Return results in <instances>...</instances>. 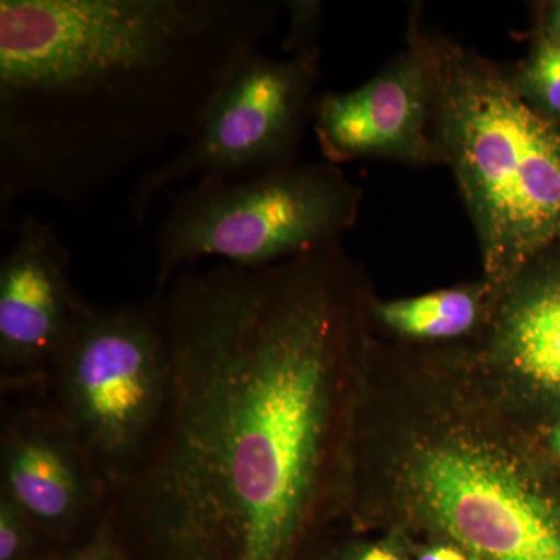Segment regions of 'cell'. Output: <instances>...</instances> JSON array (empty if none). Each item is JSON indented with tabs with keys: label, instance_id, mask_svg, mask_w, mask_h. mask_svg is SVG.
I'll use <instances>...</instances> for the list:
<instances>
[{
	"label": "cell",
	"instance_id": "ba28073f",
	"mask_svg": "<svg viewBox=\"0 0 560 560\" xmlns=\"http://www.w3.org/2000/svg\"><path fill=\"white\" fill-rule=\"evenodd\" d=\"M0 493L61 551L108 521L110 490L46 386L2 390Z\"/></svg>",
	"mask_w": 560,
	"mask_h": 560
},
{
	"label": "cell",
	"instance_id": "d6986e66",
	"mask_svg": "<svg viewBox=\"0 0 560 560\" xmlns=\"http://www.w3.org/2000/svg\"><path fill=\"white\" fill-rule=\"evenodd\" d=\"M528 431L545 455L560 466V419L551 420Z\"/></svg>",
	"mask_w": 560,
	"mask_h": 560
},
{
	"label": "cell",
	"instance_id": "8992f818",
	"mask_svg": "<svg viewBox=\"0 0 560 560\" xmlns=\"http://www.w3.org/2000/svg\"><path fill=\"white\" fill-rule=\"evenodd\" d=\"M171 374L161 290L135 304H88L46 389L110 493L149 445Z\"/></svg>",
	"mask_w": 560,
	"mask_h": 560
},
{
	"label": "cell",
	"instance_id": "8fae6325",
	"mask_svg": "<svg viewBox=\"0 0 560 560\" xmlns=\"http://www.w3.org/2000/svg\"><path fill=\"white\" fill-rule=\"evenodd\" d=\"M500 293L489 357L533 430L560 419V260L536 261Z\"/></svg>",
	"mask_w": 560,
	"mask_h": 560
},
{
	"label": "cell",
	"instance_id": "6da1fadb",
	"mask_svg": "<svg viewBox=\"0 0 560 560\" xmlns=\"http://www.w3.org/2000/svg\"><path fill=\"white\" fill-rule=\"evenodd\" d=\"M160 290L171 389L110 530L127 560H307L348 500L361 337L340 250Z\"/></svg>",
	"mask_w": 560,
	"mask_h": 560
},
{
	"label": "cell",
	"instance_id": "30bf717a",
	"mask_svg": "<svg viewBox=\"0 0 560 560\" xmlns=\"http://www.w3.org/2000/svg\"><path fill=\"white\" fill-rule=\"evenodd\" d=\"M313 121L320 150L331 162L440 160V140L430 138L431 128L438 131L433 43L418 35L407 54L363 86L324 95L315 103Z\"/></svg>",
	"mask_w": 560,
	"mask_h": 560
},
{
	"label": "cell",
	"instance_id": "52a82bcc",
	"mask_svg": "<svg viewBox=\"0 0 560 560\" xmlns=\"http://www.w3.org/2000/svg\"><path fill=\"white\" fill-rule=\"evenodd\" d=\"M316 61L278 60L259 50L243 62L191 138L140 173L130 195L132 220L145 224L158 198L187 180L254 178L293 165L315 109Z\"/></svg>",
	"mask_w": 560,
	"mask_h": 560
},
{
	"label": "cell",
	"instance_id": "2e32d148",
	"mask_svg": "<svg viewBox=\"0 0 560 560\" xmlns=\"http://www.w3.org/2000/svg\"><path fill=\"white\" fill-rule=\"evenodd\" d=\"M51 560H127V556L106 521L91 539L62 551Z\"/></svg>",
	"mask_w": 560,
	"mask_h": 560
},
{
	"label": "cell",
	"instance_id": "7a4b0ae2",
	"mask_svg": "<svg viewBox=\"0 0 560 560\" xmlns=\"http://www.w3.org/2000/svg\"><path fill=\"white\" fill-rule=\"evenodd\" d=\"M267 0H2L0 209L77 206L191 138L278 20Z\"/></svg>",
	"mask_w": 560,
	"mask_h": 560
},
{
	"label": "cell",
	"instance_id": "4fadbf2b",
	"mask_svg": "<svg viewBox=\"0 0 560 560\" xmlns=\"http://www.w3.org/2000/svg\"><path fill=\"white\" fill-rule=\"evenodd\" d=\"M518 94L545 119L560 127V43L540 36L530 47L517 75Z\"/></svg>",
	"mask_w": 560,
	"mask_h": 560
},
{
	"label": "cell",
	"instance_id": "277c9868",
	"mask_svg": "<svg viewBox=\"0 0 560 560\" xmlns=\"http://www.w3.org/2000/svg\"><path fill=\"white\" fill-rule=\"evenodd\" d=\"M438 136L480 241L493 291L560 241V127L499 68L433 43Z\"/></svg>",
	"mask_w": 560,
	"mask_h": 560
},
{
	"label": "cell",
	"instance_id": "3957f363",
	"mask_svg": "<svg viewBox=\"0 0 560 560\" xmlns=\"http://www.w3.org/2000/svg\"><path fill=\"white\" fill-rule=\"evenodd\" d=\"M386 480L404 522L474 560H560V466L525 427L438 410L393 441Z\"/></svg>",
	"mask_w": 560,
	"mask_h": 560
},
{
	"label": "cell",
	"instance_id": "5b68a950",
	"mask_svg": "<svg viewBox=\"0 0 560 560\" xmlns=\"http://www.w3.org/2000/svg\"><path fill=\"white\" fill-rule=\"evenodd\" d=\"M357 209L359 190L331 165L195 180L173 198L158 232V285L165 289L205 257L256 268L324 248L348 230Z\"/></svg>",
	"mask_w": 560,
	"mask_h": 560
},
{
	"label": "cell",
	"instance_id": "9c48e42d",
	"mask_svg": "<svg viewBox=\"0 0 560 560\" xmlns=\"http://www.w3.org/2000/svg\"><path fill=\"white\" fill-rule=\"evenodd\" d=\"M88 304L73 287L70 253L58 232L24 217L0 264L2 390L47 385Z\"/></svg>",
	"mask_w": 560,
	"mask_h": 560
},
{
	"label": "cell",
	"instance_id": "e0dca14e",
	"mask_svg": "<svg viewBox=\"0 0 560 560\" xmlns=\"http://www.w3.org/2000/svg\"><path fill=\"white\" fill-rule=\"evenodd\" d=\"M334 560H408V552L400 540L386 539L348 545Z\"/></svg>",
	"mask_w": 560,
	"mask_h": 560
},
{
	"label": "cell",
	"instance_id": "9a60e30c",
	"mask_svg": "<svg viewBox=\"0 0 560 560\" xmlns=\"http://www.w3.org/2000/svg\"><path fill=\"white\" fill-rule=\"evenodd\" d=\"M290 27L287 35L285 50L291 57L318 58V28L320 21V7L316 2H290Z\"/></svg>",
	"mask_w": 560,
	"mask_h": 560
},
{
	"label": "cell",
	"instance_id": "ac0fdd59",
	"mask_svg": "<svg viewBox=\"0 0 560 560\" xmlns=\"http://www.w3.org/2000/svg\"><path fill=\"white\" fill-rule=\"evenodd\" d=\"M415 560H474L469 552L453 541L436 539L415 552Z\"/></svg>",
	"mask_w": 560,
	"mask_h": 560
},
{
	"label": "cell",
	"instance_id": "5bb4252c",
	"mask_svg": "<svg viewBox=\"0 0 560 560\" xmlns=\"http://www.w3.org/2000/svg\"><path fill=\"white\" fill-rule=\"evenodd\" d=\"M61 552L28 515L0 493V560H51Z\"/></svg>",
	"mask_w": 560,
	"mask_h": 560
},
{
	"label": "cell",
	"instance_id": "7c38bea8",
	"mask_svg": "<svg viewBox=\"0 0 560 560\" xmlns=\"http://www.w3.org/2000/svg\"><path fill=\"white\" fill-rule=\"evenodd\" d=\"M485 296L482 289L433 291L408 300L378 302L375 318L400 337L453 340L469 334L480 323Z\"/></svg>",
	"mask_w": 560,
	"mask_h": 560
},
{
	"label": "cell",
	"instance_id": "ffe728a7",
	"mask_svg": "<svg viewBox=\"0 0 560 560\" xmlns=\"http://www.w3.org/2000/svg\"><path fill=\"white\" fill-rule=\"evenodd\" d=\"M539 35L560 43V0L545 7L540 20Z\"/></svg>",
	"mask_w": 560,
	"mask_h": 560
}]
</instances>
